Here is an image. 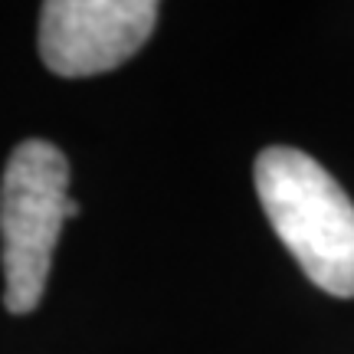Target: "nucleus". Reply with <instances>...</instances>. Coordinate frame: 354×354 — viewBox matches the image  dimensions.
<instances>
[{
    "instance_id": "nucleus-1",
    "label": "nucleus",
    "mask_w": 354,
    "mask_h": 354,
    "mask_svg": "<svg viewBox=\"0 0 354 354\" xmlns=\"http://www.w3.org/2000/svg\"><path fill=\"white\" fill-rule=\"evenodd\" d=\"M256 194L302 272L335 299H354V203L299 148L272 145L253 167Z\"/></svg>"
},
{
    "instance_id": "nucleus-2",
    "label": "nucleus",
    "mask_w": 354,
    "mask_h": 354,
    "mask_svg": "<svg viewBox=\"0 0 354 354\" xmlns=\"http://www.w3.org/2000/svg\"><path fill=\"white\" fill-rule=\"evenodd\" d=\"M69 161L43 138L17 145L0 180L3 236V305L13 315L33 312L43 299L53 250L66 223Z\"/></svg>"
},
{
    "instance_id": "nucleus-3",
    "label": "nucleus",
    "mask_w": 354,
    "mask_h": 354,
    "mask_svg": "<svg viewBox=\"0 0 354 354\" xmlns=\"http://www.w3.org/2000/svg\"><path fill=\"white\" fill-rule=\"evenodd\" d=\"M161 7L154 0H46L39 56L56 76H99L148 43Z\"/></svg>"
},
{
    "instance_id": "nucleus-4",
    "label": "nucleus",
    "mask_w": 354,
    "mask_h": 354,
    "mask_svg": "<svg viewBox=\"0 0 354 354\" xmlns=\"http://www.w3.org/2000/svg\"><path fill=\"white\" fill-rule=\"evenodd\" d=\"M69 216H79V203H76V201L66 203V220H69Z\"/></svg>"
}]
</instances>
